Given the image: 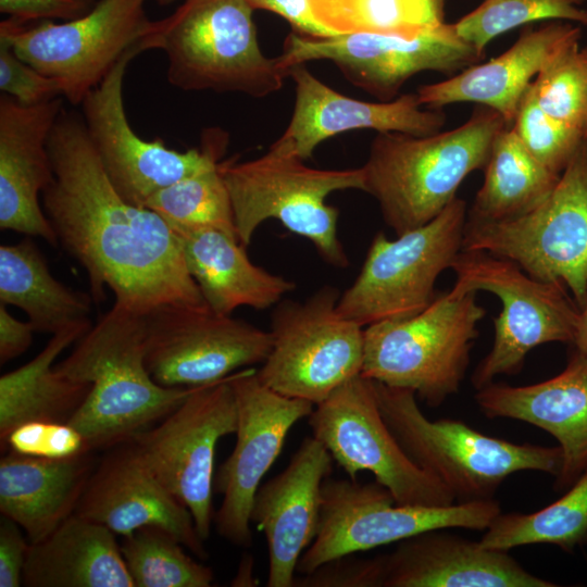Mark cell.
<instances>
[{
    "mask_svg": "<svg viewBox=\"0 0 587 587\" xmlns=\"http://www.w3.org/2000/svg\"><path fill=\"white\" fill-rule=\"evenodd\" d=\"M54 180L42 208L59 243L85 268L95 303L146 315L164 305L205 307L180 237L158 213L125 201L105 174L78 112L65 108L48 139Z\"/></svg>",
    "mask_w": 587,
    "mask_h": 587,
    "instance_id": "6da1fadb",
    "label": "cell"
},
{
    "mask_svg": "<svg viewBox=\"0 0 587 587\" xmlns=\"http://www.w3.org/2000/svg\"><path fill=\"white\" fill-rule=\"evenodd\" d=\"M145 315L115 303L54 365L90 391L68 424L95 451L105 450L151 427L197 387H164L145 363Z\"/></svg>",
    "mask_w": 587,
    "mask_h": 587,
    "instance_id": "7a4b0ae2",
    "label": "cell"
},
{
    "mask_svg": "<svg viewBox=\"0 0 587 587\" xmlns=\"http://www.w3.org/2000/svg\"><path fill=\"white\" fill-rule=\"evenodd\" d=\"M510 126L479 107L462 125L427 136L377 133L371 142L364 191L397 235L423 226L457 198L462 182L484 170L499 133Z\"/></svg>",
    "mask_w": 587,
    "mask_h": 587,
    "instance_id": "3957f363",
    "label": "cell"
},
{
    "mask_svg": "<svg viewBox=\"0 0 587 587\" xmlns=\"http://www.w3.org/2000/svg\"><path fill=\"white\" fill-rule=\"evenodd\" d=\"M252 13L246 0H185L152 21L143 43L164 51L176 88L264 98L283 87L288 72L277 57L263 54Z\"/></svg>",
    "mask_w": 587,
    "mask_h": 587,
    "instance_id": "277c9868",
    "label": "cell"
},
{
    "mask_svg": "<svg viewBox=\"0 0 587 587\" xmlns=\"http://www.w3.org/2000/svg\"><path fill=\"white\" fill-rule=\"evenodd\" d=\"M292 143L279 137L263 155L218 162L235 217L238 240L248 247L270 218L311 241L328 264L346 268L348 255L338 237V209L325 202L334 191H364L362 167L321 170L304 164Z\"/></svg>",
    "mask_w": 587,
    "mask_h": 587,
    "instance_id": "5b68a950",
    "label": "cell"
},
{
    "mask_svg": "<svg viewBox=\"0 0 587 587\" xmlns=\"http://www.w3.org/2000/svg\"><path fill=\"white\" fill-rule=\"evenodd\" d=\"M372 384L380 414L402 449L415 464L439 478L457 502L494 499L499 486L516 472L536 471L554 477L560 473L559 446L511 442L458 420L430 421L412 390L376 380Z\"/></svg>",
    "mask_w": 587,
    "mask_h": 587,
    "instance_id": "8992f818",
    "label": "cell"
},
{
    "mask_svg": "<svg viewBox=\"0 0 587 587\" xmlns=\"http://www.w3.org/2000/svg\"><path fill=\"white\" fill-rule=\"evenodd\" d=\"M486 313L476 292L448 291L412 317L366 326L361 375L439 407L459 391Z\"/></svg>",
    "mask_w": 587,
    "mask_h": 587,
    "instance_id": "52a82bcc",
    "label": "cell"
},
{
    "mask_svg": "<svg viewBox=\"0 0 587 587\" xmlns=\"http://www.w3.org/2000/svg\"><path fill=\"white\" fill-rule=\"evenodd\" d=\"M467 210L457 197L434 220L396 239L377 233L355 279L340 294L339 313L366 327L425 310L438 296L437 278L462 250Z\"/></svg>",
    "mask_w": 587,
    "mask_h": 587,
    "instance_id": "ba28073f",
    "label": "cell"
},
{
    "mask_svg": "<svg viewBox=\"0 0 587 587\" xmlns=\"http://www.w3.org/2000/svg\"><path fill=\"white\" fill-rule=\"evenodd\" d=\"M450 290L465 295L485 290L501 302L494 320V341L472 375L476 390L500 375H514L526 355L548 342H573L579 308L559 283L537 279L516 263L482 250H461L451 267Z\"/></svg>",
    "mask_w": 587,
    "mask_h": 587,
    "instance_id": "9c48e42d",
    "label": "cell"
},
{
    "mask_svg": "<svg viewBox=\"0 0 587 587\" xmlns=\"http://www.w3.org/2000/svg\"><path fill=\"white\" fill-rule=\"evenodd\" d=\"M462 250L487 251L537 279L562 284L579 307L587 288V138L534 210L507 221L467 218Z\"/></svg>",
    "mask_w": 587,
    "mask_h": 587,
    "instance_id": "30bf717a",
    "label": "cell"
},
{
    "mask_svg": "<svg viewBox=\"0 0 587 587\" xmlns=\"http://www.w3.org/2000/svg\"><path fill=\"white\" fill-rule=\"evenodd\" d=\"M339 297L325 285L303 301L283 299L274 307L272 348L257 370L265 386L316 405L361 374L364 327L339 313Z\"/></svg>",
    "mask_w": 587,
    "mask_h": 587,
    "instance_id": "8fae6325",
    "label": "cell"
},
{
    "mask_svg": "<svg viewBox=\"0 0 587 587\" xmlns=\"http://www.w3.org/2000/svg\"><path fill=\"white\" fill-rule=\"evenodd\" d=\"M501 512L495 499L449 505L397 504L377 482L327 479L321 523L301 555L297 572L309 574L334 559L354 554L436 529L484 530Z\"/></svg>",
    "mask_w": 587,
    "mask_h": 587,
    "instance_id": "7c38bea8",
    "label": "cell"
},
{
    "mask_svg": "<svg viewBox=\"0 0 587 587\" xmlns=\"http://www.w3.org/2000/svg\"><path fill=\"white\" fill-rule=\"evenodd\" d=\"M146 0H100L82 17L65 23L4 20L0 40L39 73L55 79L62 96L80 105L132 49L141 47L152 21Z\"/></svg>",
    "mask_w": 587,
    "mask_h": 587,
    "instance_id": "4fadbf2b",
    "label": "cell"
},
{
    "mask_svg": "<svg viewBox=\"0 0 587 587\" xmlns=\"http://www.w3.org/2000/svg\"><path fill=\"white\" fill-rule=\"evenodd\" d=\"M312 436L328 450L349 479L370 472L397 504L449 505L452 491L415 464L402 449L375 398L372 380L361 374L349 379L308 416Z\"/></svg>",
    "mask_w": 587,
    "mask_h": 587,
    "instance_id": "5bb4252c",
    "label": "cell"
},
{
    "mask_svg": "<svg viewBox=\"0 0 587 587\" xmlns=\"http://www.w3.org/2000/svg\"><path fill=\"white\" fill-rule=\"evenodd\" d=\"M128 51L82 102L89 139L105 174L128 203L145 208L160 189L222 161L228 134L205 129L201 148L176 151L163 140L140 138L128 123L123 102V80L129 62L143 52Z\"/></svg>",
    "mask_w": 587,
    "mask_h": 587,
    "instance_id": "9a60e30c",
    "label": "cell"
},
{
    "mask_svg": "<svg viewBox=\"0 0 587 587\" xmlns=\"http://www.w3.org/2000/svg\"><path fill=\"white\" fill-rule=\"evenodd\" d=\"M233 376L197 387L162 420L130 438L157 478L189 510L203 541L215 513L216 445L237 428Z\"/></svg>",
    "mask_w": 587,
    "mask_h": 587,
    "instance_id": "2e32d148",
    "label": "cell"
},
{
    "mask_svg": "<svg viewBox=\"0 0 587 587\" xmlns=\"http://www.w3.org/2000/svg\"><path fill=\"white\" fill-rule=\"evenodd\" d=\"M483 55L458 35L453 24L444 23L414 37L358 33L315 38L292 32L277 60L287 72L297 64L328 60L352 85L390 101L421 72L452 76Z\"/></svg>",
    "mask_w": 587,
    "mask_h": 587,
    "instance_id": "e0dca14e",
    "label": "cell"
},
{
    "mask_svg": "<svg viewBox=\"0 0 587 587\" xmlns=\"http://www.w3.org/2000/svg\"><path fill=\"white\" fill-rule=\"evenodd\" d=\"M145 363L164 387H200L263 363L268 330L208 305H164L145 315Z\"/></svg>",
    "mask_w": 587,
    "mask_h": 587,
    "instance_id": "ac0fdd59",
    "label": "cell"
},
{
    "mask_svg": "<svg viewBox=\"0 0 587 587\" xmlns=\"http://www.w3.org/2000/svg\"><path fill=\"white\" fill-rule=\"evenodd\" d=\"M230 386L237 409L236 442L214 476V492L223 499L213 522L221 537L249 548L251 510L261 480L279 455L289 430L312 413L314 404L272 390L259 379L254 367L234 373Z\"/></svg>",
    "mask_w": 587,
    "mask_h": 587,
    "instance_id": "d6986e66",
    "label": "cell"
},
{
    "mask_svg": "<svg viewBox=\"0 0 587 587\" xmlns=\"http://www.w3.org/2000/svg\"><path fill=\"white\" fill-rule=\"evenodd\" d=\"M75 513L123 537L142 526H157L199 559L209 557L191 513L157 478L132 439L105 449Z\"/></svg>",
    "mask_w": 587,
    "mask_h": 587,
    "instance_id": "ffe728a7",
    "label": "cell"
},
{
    "mask_svg": "<svg viewBox=\"0 0 587 587\" xmlns=\"http://www.w3.org/2000/svg\"><path fill=\"white\" fill-rule=\"evenodd\" d=\"M333 461L321 441L305 437L287 467L259 487L251 522L267 544L266 586L294 587L298 562L320 527L323 484Z\"/></svg>",
    "mask_w": 587,
    "mask_h": 587,
    "instance_id": "44dd1931",
    "label": "cell"
},
{
    "mask_svg": "<svg viewBox=\"0 0 587 587\" xmlns=\"http://www.w3.org/2000/svg\"><path fill=\"white\" fill-rule=\"evenodd\" d=\"M63 109L62 97L35 105L0 97V228L52 247L59 240L39 195L54 180L48 139Z\"/></svg>",
    "mask_w": 587,
    "mask_h": 587,
    "instance_id": "7402d4cb",
    "label": "cell"
},
{
    "mask_svg": "<svg viewBox=\"0 0 587 587\" xmlns=\"http://www.w3.org/2000/svg\"><path fill=\"white\" fill-rule=\"evenodd\" d=\"M296 84L290 122L280 136L307 160L315 148L333 136L352 129L427 136L440 132L446 115L440 110L422 109L415 93H403L390 101L366 102L339 93L317 79L305 64L288 70Z\"/></svg>",
    "mask_w": 587,
    "mask_h": 587,
    "instance_id": "603a6c76",
    "label": "cell"
},
{
    "mask_svg": "<svg viewBox=\"0 0 587 587\" xmlns=\"http://www.w3.org/2000/svg\"><path fill=\"white\" fill-rule=\"evenodd\" d=\"M474 398L487 417L523 421L557 439L562 465L555 490L567 489L587 471V355L575 350L552 378L527 386L494 382Z\"/></svg>",
    "mask_w": 587,
    "mask_h": 587,
    "instance_id": "cb8c5ba5",
    "label": "cell"
},
{
    "mask_svg": "<svg viewBox=\"0 0 587 587\" xmlns=\"http://www.w3.org/2000/svg\"><path fill=\"white\" fill-rule=\"evenodd\" d=\"M436 529L399 541L382 554L380 587H554L508 551Z\"/></svg>",
    "mask_w": 587,
    "mask_h": 587,
    "instance_id": "d4e9b609",
    "label": "cell"
},
{
    "mask_svg": "<svg viewBox=\"0 0 587 587\" xmlns=\"http://www.w3.org/2000/svg\"><path fill=\"white\" fill-rule=\"evenodd\" d=\"M573 27L570 22L551 21L526 29L505 52L490 61L421 86L416 91L419 101L434 110L453 103H477L497 111L511 126L530 84Z\"/></svg>",
    "mask_w": 587,
    "mask_h": 587,
    "instance_id": "484cf974",
    "label": "cell"
},
{
    "mask_svg": "<svg viewBox=\"0 0 587 587\" xmlns=\"http://www.w3.org/2000/svg\"><path fill=\"white\" fill-rule=\"evenodd\" d=\"M98 460L95 450L67 459L7 451L0 460V512L30 544L48 537L75 513Z\"/></svg>",
    "mask_w": 587,
    "mask_h": 587,
    "instance_id": "4316f807",
    "label": "cell"
},
{
    "mask_svg": "<svg viewBox=\"0 0 587 587\" xmlns=\"http://www.w3.org/2000/svg\"><path fill=\"white\" fill-rule=\"evenodd\" d=\"M174 229V228H173ZM182 239L189 273L217 314L240 307H275L296 284L254 264L238 238L215 228L174 229Z\"/></svg>",
    "mask_w": 587,
    "mask_h": 587,
    "instance_id": "83f0119b",
    "label": "cell"
},
{
    "mask_svg": "<svg viewBox=\"0 0 587 587\" xmlns=\"http://www.w3.org/2000/svg\"><path fill=\"white\" fill-rule=\"evenodd\" d=\"M115 535L72 514L48 537L29 545L23 586L135 587Z\"/></svg>",
    "mask_w": 587,
    "mask_h": 587,
    "instance_id": "f1b7e54d",
    "label": "cell"
},
{
    "mask_svg": "<svg viewBox=\"0 0 587 587\" xmlns=\"http://www.w3.org/2000/svg\"><path fill=\"white\" fill-rule=\"evenodd\" d=\"M90 327V321H86L53 334L34 359L0 377L1 447L9 434L23 423H68L79 409L91 385L61 375L53 363Z\"/></svg>",
    "mask_w": 587,
    "mask_h": 587,
    "instance_id": "f546056e",
    "label": "cell"
},
{
    "mask_svg": "<svg viewBox=\"0 0 587 587\" xmlns=\"http://www.w3.org/2000/svg\"><path fill=\"white\" fill-rule=\"evenodd\" d=\"M0 302L22 309L36 333L55 334L89 321L93 299L50 272L30 238L0 246Z\"/></svg>",
    "mask_w": 587,
    "mask_h": 587,
    "instance_id": "4dcf8cb0",
    "label": "cell"
},
{
    "mask_svg": "<svg viewBox=\"0 0 587 587\" xmlns=\"http://www.w3.org/2000/svg\"><path fill=\"white\" fill-rule=\"evenodd\" d=\"M560 176L536 160L507 126L492 145L467 218L498 222L522 216L551 193Z\"/></svg>",
    "mask_w": 587,
    "mask_h": 587,
    "instance_id": "1f68e13d",
    "label": "cell"
},
{
    "mask_svg": "<svg viewBox=\"0 0 587 587\" xmlns=\"http://www.w3.org/2000/svg\"><path fill=\"white\" fill-rule=\"evenodd\" d=\"M479 545L509 551L526 545L549 544L565 551L587 542V471L557 501L530 513H499Z\"/></svg>",
    "mask_w": 587,
    "mask_h": 587,
    "instance_id": "d6a6232c",
    "label": "cell"
},
{
    "mask_svg": "<svg viewBox=\"0 0 587 587\" xmlns=\"http://www.w3.org/2000/svg\"><path fill=\"white\" fill-rule=\"evenodd\" d=\"M315 18L336 35L414 37L445 23V0H311Z\"/></svg>",
    "mask_w": 587,
    "mask_h": 587,
    "instance_id": "836d02e7",
    "label": "cell"
},
{
    "mask_svg": "<svg viewBox=\"0 0 587 587\" xmlns=\"http://www.w3.org/2000/svg\"><path fill=\"white\" fill-rule=\"evenodd\" d=\"M121 551L135 587H210L214 572L185 552L167 530L142 526L124 536Z\"/></svg>",
    "mask_w": 587,
    "mask_h": 587,
    "instance_id": "e575fe53",
    "label": "cell"
},
{
    "mask_svg": "<svg viewBox=\"0 0 587 587\" xmlns=\"http://www.w3.org/2000/svg\"><path fill=\"white\" fill-rule=\"evenodd\" d=\"M145 208L161 215L174 229L215 228L238 238L218 162L160 189Z\"/></svg>",
    "mask_w": 587,
    "mask_h": 587,
    "instance_id": "d590c367",
    "label": "cell"
},
{
    "mask_svg": "<svg viewBox=\"0 0 587 587\" xmlns=\"http://www.w3.org/2000/svg\"><path fill=\"white\" fill-rule=\"evenodd\" d=\"M582 29L574 26L555 46L533 82L536 100L551 117L584 134L587 92L579 58Z\"/></svg>",
    "mask_w": 587,
    "mask_h": 587,
    "instance_id": "8d00e7d4",
    "label": "cell"
},
{
    "mask_svg": "<svg viewBox=\"0 0 587 587\" xmlns=\"http://www.w3.org/2000/svg\"><path fill=\"white\" fill-rule=\"evenodd\" d=\"M586 0H484L453 24L458 35L485 53L496 37L538 21H564L587 25Z\"/></svg>",
    "mask_w": 587,
    "mask_h": 587,
    "instance_id": "74e56055",
    "label": "cell"
},
{
    "mask_svg": "<svg viewBox=\"0 0 587 587\" xmlns=\"http://www.w3.org/2000/svg\"><path fill=\"white\" fill-rule=\"evenodd\" d=\"M511 127L527 151L559 175L585 138L583 133L558 122L540 108L533 83L519 105Z\"/></svg>",
    "mask_w": 587,
    "mask_h": 587,
    "instance_id": "f35d334b",
    "label": "cell"
},
{
    "mask_svg": "<svg viewBox=\"0 0 587 587\" xmlns=\"http://www.w3.org/2000/svg\"><path fill=\"white\" fill-rule=\"evenodd\" d=\"M67 459L91 451L85 436L68 423L30 421L15 427L7 437L1 452Z\"/></svg>",
    "mask_w": 587,
    "mask_h": 587,
    "instance_id": "ab89813d",
    "label": "cell"
},
{
    "mask_svg": "<svg viewBox=\"0 0 587 587\" xmlns=\"http://www.w3.org/2000/svg\"><path fill=\"white\" fill-rule=\"evenodd\" d=\"M0 90L24 105H35L62 96L60 84L20 59L0 40Z\"/></svg>",
    "mask_w": 587,
    "mask_h": 587,
    "instance_id": "60d3db41",
    "label": "cell"
},
{
    "mask_svg": "<svg viewBox=\"0 0 587 587\" xmlns=\"http://www.w3.org/2000/svg\"><path fill=\"white\" fill-rule=\"evenodd\" d=\"M379 557L361 559L347 554L296 577L294 587H380Z\"/></svg>",
    "mask_w": 587,
    "mask_h": 587,
    "instance_id": "b9f144b4",
    "label": "cell"
},
{
    "mask_svg": "<svg viewBox=\"0 0 587 587\" xmlns=\"http://www.w3.org/2000/svg\"><path fill=\"white\" fill-rule=\"evenodd\" d=\"M88 4L89 0H0V12L17 24L52 18L72 21L82 16Z\"/></svg>",
    "mask_w": 587,
    "mask_h": 587,
    "instance_id": "7bdbcfd3",
    "label": "cell"
},
{
    "mask_svg": "<svg viewBox=\"0 0 587 587\" xmlns=\"http://www.w3.org/2000/svg\"><path fill=\"white\" fill-rule=\"evenodd\" d=\"M21 529L16 522L1 514L0 587L23 585V570L30 542Z\"/></svg>",
    "mask_w": 587,
    "mask_h": 587,
    "instance_id": "ee69618b",
    "label": "cell"
},
{
    "mask_svg": "<svg viewBox=\"0 0 587 587\" xmlns=\"http://www.w3.org/2000/svg\"><path fill=\"white\" fill-rule=\"evenodd\" d=\"M254 10L263 9L285 18L294 32L308 37H332L330 30L314 16L311 0H246Z\"/></svg>",
    "mask_w": 587,
    "mask_h": 587,
    "instance_id": "f6af8a7d",
    "label": "cell"
},
{
    "mask_svg": "<svg viewBox=\"0 0 587 587\" xmlns=\"http://www.w3.org/2000/svg\"><path fill=\"white\" fill-rule=\"evenodd\" d=\"M35 329L29 321L23 322L14 317L0 302V363L23 354L33 342Z\"/></svg>",
    "mask_w": 587,
    "mask_h": 587,
    "instance_id": "bcb514c9",
    "label": "cell"
},
{
    "mask_svg": "<svg viewBox=\"0 0 587 587\" xmlns=\"http://www.w3.org/2000/svg\"><path fill=\"white\" fill-rule=\"evenodd\" d=\"M578 321L573 345L576 351L587 355V288L583 303L578 307Z\"/></svg>",
    "mask_w": 587,
    "mask_h": 587,
    "instance_id": "7dc6e473",
    "label": "cell"
},
{
    "mask_svg": "<svg viewBox=\"0 0 587 587\" xmlns=\"http://www.w3.org/2000/svg\"><path fill=\"white\" fill-rule=\"evenodd\" d=\"M579 58H580L582 68L584 73L585 84H586V92H587V47L580 48ZM585 137L587 138V122H586V127H585Z\"/></svg>",
    "mask_w": 587,
    "mask_h": 587,
    "instance_id": "c3c4849f",
    "label": "cell"
},
{
    "mask_svg": "<svg viewBox=\"0 0 587 587\" xmlns=\"http://www.w3.org/2000/svg\"><path fill=\"white\" fill-rule=\"evenodd\" d=\"M160 5H167L172 2H174L175 0H155Z\"/></svg>",
    "mask_w": 587,
    "mask_h": 587,
    "instance_id": "681fc988",
    "label": "cell"
}]
</instances>
